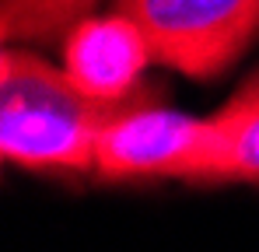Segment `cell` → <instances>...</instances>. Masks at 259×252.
<instances>
[{"mask_svg":"<svg viewBox=\"0 0 259 252\" xmlns=\"http://www.w3.org/2000/svg\"><path fill=\"white\" fill-rule=\"evenodd\" d=\"M133 98L95 102L74 88L67 70H56L42 56L4 42L0 154L4 161L25 172L56 179H77L84 172H95L98 133Z\"/></svg>","mask_w":259,"mask_h":252,"instance_id":"6da1fadb","label":"cell"},{"mask_svg":"<svg viewBox=\"0 0 259 252\" xmlns=\"http://www.w3.org/2000/svg\"><path fill=\"white\" fill-rule=\"evenodd\" d=\"M140 25L151 56L193 81L221 77L259 35V0H112Z\"/></svg>","mask_w":259,"mask_h":252,"instance_id":"7a4b0ae2","label":"cell"},{"mask_svg":"<svg viewBox=\"0 0 259 252\" xmlns=\"http://www.w3.org/2000/svg\"><path fill=\"white\" fill-rule=\"evenodd\" d=\"M210 158H214L210 119H189L182 112L133 98L98 133L95 179L112 186L182 179L196 186Z\"/></svg>","mask_w":259,"mask_h":252,"instance_id":"3957f363","label":"cell"},{"mask_svg":"<svg viewBox=\"0 0 259 252\" xmlns=\"http://www.w3.org/2000/svg\"><path fill=\"white\" fill-rule=\"evenodd\" d=\"M98 0H0V35L11 46H49L91 14Z\"/></svg>","mask_w":259,"mask_h":252,"instance_id":"8992f818","label":"cell"},{"mask_svg":"<svg viewBox=\"0 0 259 252\" xmlns=\"http://www.w3.org/2000/svg\"><path fill=\"white\" fill-rule=\"evenodd\" d=\"M214 126V158L196 179V186H259V70H252L242 88L210 116Z\"/></svg>","mask_w":259,"mask_h":252,"instance_id":"5b68a950","label":"cell"},{"mask_svg":"<svg viewBox=\"0 0 259 252\" xmlns=\"http://www.w3.org/2000/svg\"><path fill=\"white\" fill-rule=\"evenodd\" d=\"M151 42L123 11L88 14L63 39V70L74 88L95 102H126L151 63Z\"/></svg>","mask_w":259,"mask_h":252,"instance_id":"277c9868","label":"cell"}]
</instances>
